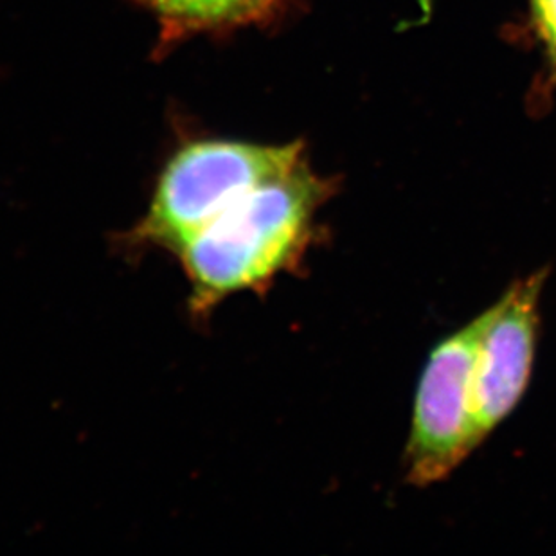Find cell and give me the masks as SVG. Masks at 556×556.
Wrapping results in <instances>:
<instances>
[{
    "label": "cell",
    "instance_id": "277c9868",
    "mask_svg": "<svg viewBox=\"0 0 556 556\" xmlns=\"http://www.w3.org/2000/svg\"><path fill=\"white\" fill-rule=\"evenodd\" d=\"M547 270L528 274L476 317L473 415L483 441L514 413L530 383Z\"/></svg>",
    "mask_w": 556,
    "mask_h": 556
},
{
    "label": "cell",
    "instance_id": "8992f818",
    "mask_svg": "<svg viewBox=\"0 0 556 556\" xmlns=\"http://www.w3.org/2000/svg\"><path fill=\"white\" fill-rule=\"evenodd\" d=\"M536 22L556 53V0H531Z\"/></svg>",
    "mask_w": 556,
    "mask_h": 556
},
{
    "label": "cell",
    "instance_id": "5b68a950",
    "mask_svg": "<svg viewBox=\"0 0 556 556\" xmlns=\"http://www.w3.org/2000/svg\"><path fill=\"white\" fill-rule=\"evenodd\" d=\"M159 15L182 26H218L249 21L273 0H141Z\"/></svg>",
    "mask_w": 556,
    "mask_h": 556
},
{
    "label": "cell",
    "instance_id": "7a4b0ae2",
    "mask_svg": "<svg viewBox=\"0 0 556 556\" xmlns=\"http://www.w3.org/2000/svg\"><path fill=\"white\" fill-rule=\"evenodd\" d=\"M301 159V142L283 147L222 139L186 142L164 164L144 215L119 242L130 251L161 249L177 254L242 194L294 168Z\"/></svg>",
    "mask_w": 556,
    "mask_h": 556
},
{
    "label": "cell",
    "instance_id": "6da1fadb",
    "mask_svg": "<svg viewBox=\"0 0 556 556\" xmlns=\"http://www.w3.org/2000/svg\"><path fill=\"white\" fill-rule=\"evenodd\" d=\"M330 197V180L301 159L222 211L175 254L189 283V314L205 319L232 295L265 294L279 276L300 273Z\"/></svg>",
    "mask_w": 556,
    "mask_h": 556
},
{
    "label": "cell",
    "instance_id": "3957f363",
    "mask_svg": "<svg viewBox=\"0 0 556 556\" xmlns=\"http://www.w3.org/2000/svg\"><path fill=\"white\" fill-rule=\"evenodd\" d=\"M478 323L435 344L416 391L404 452L405 481L441 483L483 443L473 415L472 371Z\"/></svg>",
    "mask_w": 556,
    "mask_h": 556
}]
</instances>
